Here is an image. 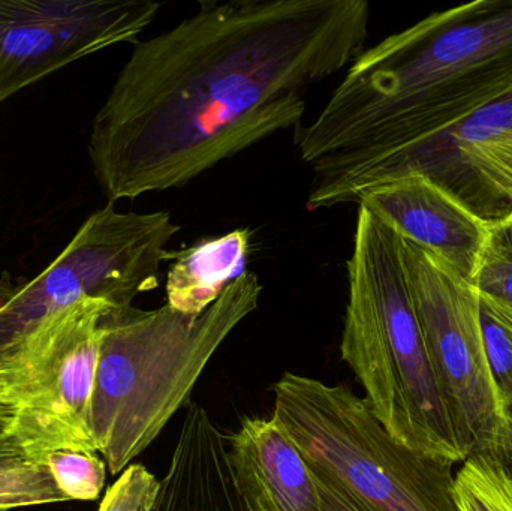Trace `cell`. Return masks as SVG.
<instances>
[{
	"instance_id": "cell-26",
	"label": "cell",
	"mask_w": 512,
	"mask_h": 511,
	"mask_svg": "<svg viewBox=\"0 0 512 511\" xmlns=\"http://www.w3.org/2000/svg\"><path fill=\"white\" fill-rule=\"evenodd\" d=\"M481 299L486 300L487 305H489L490 308L493 309V312L501 318L502 323L507 324V326L512 330V309L507 308V306L504 305H499V303L492 302V300L484 299V297H481Z\"/></svg>"
},
{
	"instance_id": "cell-13",
	"label": "cell",
	"mask_w": 512,
	"mask_h": 511,
	"mask_svg": "<svg viewBox=\"0 0 512 511\" xmlns=\"http://www.w3.org/2000/svg\"><path fill=\"white\" fill-rule=\"evenodd\" d=\"M240 489L256 511H324L315 474L274 417H246L228 437Z\"/></svg>"
},
{
	"instance_id": "cell-20",
	"label": "cell",
	"mask_w": 512,
	"mask_h": 511,
	"mask_svg": "<svg viewBox=\"0 0 512 511\" xmlns=\"http://www.w3.org/2000/svg\"><path fill=\"white\" fill-rule=\"evenodd\" d=\"M481 330L487 363L504 407L512 404V330L480 297Z\"/></svg>"
},
{
	"instance_id": "cell-24",
	"label": "cell",
	"mask_w": 512,
	"mask_h": 511,
	"mask_svg": "<svg viewBox=\"0 0 512 511\" xmlns=\"http://www.w3.org/2000/svg\"><path fill=\"white\" fill-rule=\"evenodd\" d=\"M14 410L11 374L8 369H0V426L5 425Z\"/></svg>"
},
{
	"instance_id": "cell-25",
	"label": "cell",
	"mask_w": 512,
	"mask_h": 511,
	"mask_svg": "<svg viewBox=\"0 0 512 511\" xmlns=\"http://www.w3.org/2000/svg\"><path fill=\"white\" fill-rule=\"evenodd\" d=\"M15 456L23 455H21L20 449L15 446L14 441L9 440L0 432V459L15 458Z\"/></svg>"
},
{
	"instance_id": "cell-16",
	"label": "cell",
	"mask_w": 512,
	"mask_h": 511,
	"mask_svg": "<svg viewBox=\"0 0 512 511\" xmlns=\"http://www.w3.org/2000/svg\"><path fill=\"white\" fill-rule=\"evenodd\" d=\"M462 511H512V485L501 465L487 455H471L456 474Z\"/></svg>"
},
{
	"instance_id": "cell-2",
	"label": "cell",
	"mask_w": 512,
	"mask_h": 511,
	"mask_svg": "<svg viewBox=\"0 0 512 511\" xmlns=\"http://www.w3.org/2000/svg\"><path fill=\"white\" fill-rule=\"evenodd\" d=\"M511 93L512 0H475L364 50L295 144L322 182L441 137Z\"/></svg>"
},
{
	"instance_id": "cell-8",
	"label": "cell",
	"mask_w": 512,
	"mask_h": 511,
	"mask_svg": "<svg viewBox=\"0 0 512 511\" xmlns=\"http://www.w3.org/2000/svg\"><path fill=\"white\" fill-rule=\"evenodd\" d=\"M400 248L427 353L460 444L468 458L493 456L505 407L487 363L480 294L426 249L402 237Z\"/></svg>"
},
{
	"instance_id": "cell-5",
	"label": "cell",
	"mask_w": 512,
	"mask_h": 511,
	"mask_svg": "<svg viewBox=\"0 0 512 511\" xmlns=\"http://www.w3.org/2000/svg\"><path fill=\"white\" fill-rule=\"evenodd\" d=\"M273 417L313 473L375 511H462L454 462L394 440L346 384L285 372Z\"/></svg>"
},
{
	"instance_id": "cell-19",
	"label": "cell",
	"mask_w": 512,
	"mask_h": 511,
	"mask_svg": "<svg viewBox=\"0 0 512 511\" xmlns=\"http://www.w3.org/2000/svg\"><path fill=\"white\" fill-rule=\"evenodd\" d=\"M44 464L68 501H95L104 489L107 464L98 453L56 450Z\"/></svg>"
},
{
	"instance_id": "cell-9",
	"label": "cell",
	"mask_w": 512,
	"mask_h": 511,
	"mask_svg": "<svg viewBox=\"0 0 512 511\" xmlns=\"http://www.w3.org/2000/svg\"><path fill=\"white\" fill-rule=\"evenodd\" d=\"M159 9L152 0H0V102L75 60L137 42Z\"/></svg>"
},
{
	"instance_id": "cell-6",
	"label": "cell",
	"mask_w": 512,
	"mask_h": 511,
	"mask_svg": "<svg viewBox=\"0 0 512 511\" xmlns=\"http://www.w3.org/2000/svg\"><path fill=\"white\" fill-rule=\"evenodd\" d=\"M179 231L170 212L123 213L110 203L90 215L44 272L0 303V369L57 312L84 299L129 308L158 288Z\"/></svg>"
},
{
	"instance_id": "cell-3",
	"label": "cell",
	"mask_w": 512,
	"mask_h": 511,
	"mask_svg": "<svg viewBox=\"0 0 512 511\" xmlns=\"http://www.w3.org/2000/svg\"><path fill=\"white\" fill-rule=\"evenodd\" d=\"M261 293L258 276L246 272L197 317L167 303L153 311L134 306L105 311L90 425L108 473L122 474L171 417L191 404L210 360L256 311Z\"/></svg>"
},
{
	"instance_id": "cell-17",
	"label": "cell",
	"mask_w": 512,
	"mask_h": 511,
	"mask_svg": "<svg viewBox=\"0 0 512 511\" xmlns=\"http://www.w3.org/2000/svg\"><path fill=\"white\" fill-rule=\"evenodd\" d=\"M47 465L23 456L0 459V511L39 504L63 503Z\"/></svg>"
},
{
	"instance_id": "cell-15",
	"label": "cell",
	"mask_w": 512,
	"mask_h": 511,
	"mask_svg": "<svg viewBox=\"0 0 512 511\" xmlns=\"http://www.w3.org/2000/svg\"><path fill=\"white\" fill-rule=\"evenodd\" d=\"M462 167L471 188V206L477 215L484 210L493 221L512 210V146L474 147L463 153Z\"/></svg>"
},
{
	"instance_id": "cell-10",
	"label": "cell",
	"mask_w": 512,
	"mask_h": 511,
	"mask_svg": "<svg viewBox=\"0 0 512 511\" xmlns=\"http://www.w3.org/2000/svg\"><path fill=\"white\" fill-rule=\"evenodd\" d=\"M366 207L402 239L426 249L471 282L490 222L423 174H406L364 192Z\"/></svg>"
},
{
	"instance_id": "cell-23",
	"label": "cell",
	"mask_w": 512,
	"mask_h": 511,
	"mask_svg": "<svg viewBox=\"0 0 512 511\" xmlns=\"http://www.w3.org/2000/svg\"><path fill=\"white\" fill-rule=\"evenodd\" d=\"M495 459L505 476L508 477L512 485V404L505 407V425L502 431L501 441H499L498 450L495 455L490 456Z\"/></svg>"
},
{
	"instance_id": "cell-21",
	"label": "cell",
	"mask_w": 512,
	"mask_h": 511,
	"mask_svg": "<svg viewBox=\"0 0 512 511\" xmlns=\"http://www.w3.org/2000/svg\"><path fill=\"white\" fill-rule=\"evenodd\" d=\"M159 480L144 465L131 464L108 488L98 511H149Z\"/></svg>"
},
{
	"instance_id": "cell-22",
	"label": "cell",
	"mask_w": 512,
	"mask_h": 511,
	"mask_svg": "<svg viewBox=\"0 0 512 511\" xmlns=\"http://www.w3.org/2000/svg\"><path fill=\"white\" fill-rule=\"evenodd\" d=\"M315 474L316 486L321 495L322 509L324 511H375L366 504L361 503L354 495L348 494L336 483L328 480L327 477Z\"/></svg>"
},
{
	"instance_id": "cell-12",
	"label": "cell",
	"mask_w": 512,
	"mask_h": 511,
	"mask_svg": "<svg viewBox=\"0 0 512 511\" xmlns=\"http://www.w3.org/2000/svg\"><path fill=\"white\" fill-rule=\"evenodd\" d=\"M149 511H256L237 482L228 437L201 405L189 404Z\"/></svg>"
},
{
	"instance_id": "cell-14",
	"label": "cell",
	"mask_w": 512,
	"mask_h": 511,
	"mask_svg": "<svg viewBox=\"0 0 512 511\" xmlns=\"http://www.w3.org/2000/svg\"><path fill=\"white\" fill-rule=\"evenodd\" d=\"M251 230L239 228L215 239L201 240L183 251H170L167 305L180 314H203L228 285L246 273Z\"/></svg>"
},
{
	"instance_id": "cell-11",
	"label": "cell",
	"mask_w": 512,
	"mask_h": 511,
	"mask_svg": "<svg viewBox=\"0 0 512 511\" xmlns=\"http://www.w3.org/2000/svg\"><path fill=\"white\" fill-rule=\"evenodd\" d=\"M490 144L512 146V93L441 137L318 183L313 191V201L322 210L342 204H358L364 192L379 183L406 174H423L472 210L471 188L460 159L468 150Z\"/></svg>"
},
{
	"instance_id": "cell-1",
	"label": "cell",
	"mask_w": 512,
	"mask_h": 511,
	"mask_svg": "<svg viewBox=\"0 0 512 511\" xmlns=\"http://www.w3.org/2000/svg\"><path fill=\"white\" fill-rule=\"evenodd\" d=\"M369 21L366 0L200 2L137 42L90 134L105 197L182 188L300 126L306 90L363 53Z\"/></svg>"
},
{
	"instance_id": "cell-4",
	"label": "cell",
	"mask_w": 512,
	"mask_h": 511,
	"mask_svg": "<svg viewBox=\"0 0 512 511\" xmlns=\"http://www.w3.org/2000/svg\"><path fill=\"white\" fill-rule=\"evenodd\" d=\"M340 354L373 416L403 446L462 464L463 450L433 371L403 267L400 237L358 206L346 261Z\"/></svg>"
},
{
	"instance_id": "cell-7",
	"label": "cell",
	"mask_w": 512,
	"mask_h": 511,
	"mask_svg": "<svg viewBox=\"0 0 512 511\" xmlns=\"http://www.w3.org/2000/svg\"><path fill=\"white\" fill-rule=\"evenodd\" d=\"M108 305L84 299L45 320L3 366L11 374L14 410L0 432L23 458L44 464L48 453H98L93 440V386L99 321Z\"/></svg>"
},
{
	"instance_id": "cell-18",
	"label": "cell",
	"mask_w": 512,
	"mask_h": 511,
	"mask_svg": "<svg viewBox=\"0 0 512 511\" xmlns=\"http://www.w3.org/2000/svg\"><path fill=\"white\" fill-rule=\"evenodd\" d=\"M472 285L480 297L512 309V210L490 222Z\"/></svg>"
}]
</instances>
